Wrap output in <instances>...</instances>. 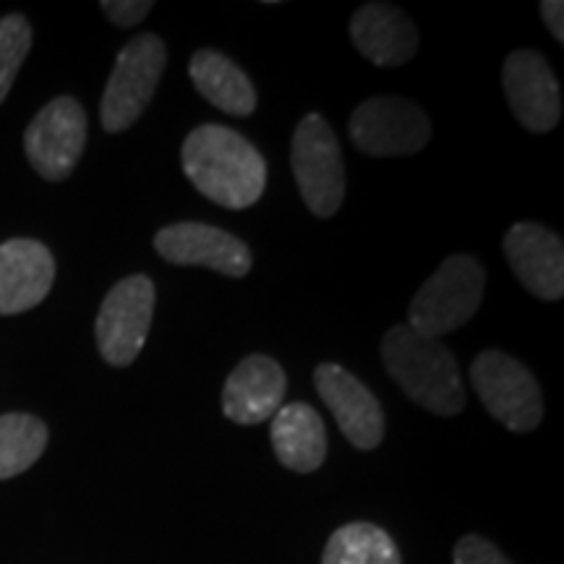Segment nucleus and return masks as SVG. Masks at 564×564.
Returning a JSON list of instances; mask_svg holds the SVG:
<instances>
[{
	"label": "nucleus",
	"instance_id": "nucleus-19",
	"mask_svg": "<svg viewBox=\"0 0 564 564\" xmlns=\"http://www.w3.org/2000/svg\"><path fill=\"white\" fill-rule=\"evenodd\" d=\"M322 564H403L398 544L373 523H348L329 535Z\"/></svg>",
	"mask_w": 564,
	"mask_h": 564
},
{
	"label": "nucleus",
	"instance_id": "nucleus-5",
	"mask_svg": "<svg viewBox=\"0 0 564 564\" xmlns=\"http://www.w3.org/2000/svg\"><path fill=\"white\" fill-rule=\"evenodd\" d=\"M167 66V47L158 34L144 32L126 42L105 87L100 121L108 133H121L150 108Z\"/></svg>",
	"mask_w": 564,
	"mask_h": 564
},
{
	"label": "nucleus",
	"instance_id": "nucleus-20",
	"mask_svg": "<svg viewBox=\"0 0 564 564\" xmlns=\"http://www.w3.org/2000/svg\"><path fill=\"white\" fill-rule=\"evenodd\" d=\"M47 426L32 413L0 415V481L30 470L47 447Z\"/></svg>",
	"mask_w": 564,
	"mask_h": 564
},
{
	"label": "nucleus",
	"instance_id": "nucleus-1",
	"mask_svg": "<svg viewBox=\"0 0 564 564\" xmlns=\"http://www.w3.org/2000/svg\"><path fill=\"white\" fill-rule=\"evenodd\" d=\"M181 162L196 192L225 209H249L267 188L262 152L228 126H196L183 141Z\"/></svg>",
	"mask_w": 564,
	"mask_h": 564
},
{
	"label": "nucleus",
	"instance_id": "nucleus-8",
	"mask_svg": "<svg viewBox=\"0 0 564 564\" xmlns=\"http://www.w3.org/2000/svg\"><path fill=\"white\" fill-rule=\"evenodd\" d=\"M350 141L369 158H408L432 141L426 110L405 97H369L352 110Z\"/></svg>",
	"mask_w": 564,
	"mask_h": 564
},
{
	"label": "nucleus",
	"instance_id": "nucleus-15",
	"mask_svg": "<svg viewBox=\"0 0 564 564\" xmlns=\"http://www.w3.org/2000/svg\"><path fill=\"white\" fill-rule=\"evenodd\" d=\"M55 259L45 243L11 238L0 243V316L24 314L47 299Z\"/></svg>",
	"mask_w": 564,
	"mask_h": 564
},
{
	"label": "nucleus",
	"instance_id": "nucleus-22",
	"mask_svg": "<svg viewBox=\"0 0 564 564\" xmlns=\"http://www.w3.org/2000/svg\"><path fill=\"white\" fill-rule=\"evenodd\" d=\"M453 560L455 564H512L497 546L491 544V541H486L476 533L463 535V539L457 541Z\"/></svg>",
	"mask_w": 564,
	"mask_h": 564
},
{
	"label": "nucleus",
	"instance_id": "nucleus-16",
	"mask_svg": "<svg viewBox=\"0 0 564 564\" xmlns=\"http://www.w3.org/2000/svg\"><path fill=\"white\" fill-rule=\"evenodd\" d=\"M350 40L379 68L405 66L419 53V30L398 6L366 3L352 13Z\"/></svg>",
	"mask_w": 564,
	"mask_h": 564
},
{
	"label": "nucleus",
	"instance_id": "nucleus-17",
	"mask_svg": "<svg viewBox=\"0 0 564 564\" xmlns=\"http://www.w3.org/2000/svg\"><path fill=\"white\" fill-rule=\"evenodd\" d=\"M274 457L293 474H314L327 457V429L308 403H288L272 415Z\"/></svg>",
	"mask_w": 564,
	"mask_h": 564
},
{
	"label": "nucleus",
	"instance_id": "nucleus-4",
	"mask_svg": "<svg viewBox=\"0 0 564 564\" xmlns=\"http://www.w3.org/2000/svg\"><path fill=\"white\" fill-rule=\"evenodd\" d=\"M291 167L303 204L322 220L337 215L345 199V162L337 133L319 112H308L295 126Z\"/></svg>",
	"mask_w": 564,
	"mask_h": 564
},
{
	"label": "nucleus",
	"instance_id": "nucleus-21",
	"mask_svg": "<svg viewBox=\"0 0 564 564\" xmlns=\"http://www.w3.org/2000/svg\"><path fill=\"white\" fill-rule=\"evenodd\" d=\"M32 51V24L21 13L0 19V105L17 82L26 55Z\"/></svg>",
	"mask_w": 564,
	"mask_h": 564
},
{
	"label": "nucleus",
	"instance_id": "nucleus-12",
	"mask_svg": "<svg viewBox=\"0 0 564 564\" xmlns=\"http://www.w3.org/2000/svg\"><path fill=\"white\" fill-rule=\"evenodd\" d=\"M314 387L352 447L373 449L384 440L382 403L356 373L340 364H319L314 369Z\"/></svg>",
	"mask_w": 564,
	"mask_h": 564
},
{
	"label": "nucleus",
	"instance_id": "nucleus-13",
	"mask_svg": "<svg viewBox=\"0 0 564 564\" xmlns=\"http://www.w3.org/2000/svg\"><path fill=\"white\" fill-rule=\"evenodd\" d=\"M514 278L539 301L554 303L564 295V243L539 223H514L502 241Z\"/></svg>",
	"mask_w": 564,
	"mask_h": 564
},
{
	"label": "nucleus",
	"instance_id": "nucleus-11",
	"mask_svg": "<svg viewBox=\"0 0 564 564\" xmlns=\"http://www.w3.org/2000/svg\"><path fill=\"white\" fill-rule=\"evenodd\" d=\"M502 87L512 116L533 133L554 131L562 121V95L554 68L539 51H514L502 68Z\"/></svg>",
	"mask_w": 564,
	"mask_h": 564
},
{
	"label": "nucleus",
	"instance_id": "nucleus-24",
	"mask_svg": "<svg viewBox=\"0 0 564 564\" xmlns=\"http://www.w3.org/2000/svg\"><path fill=\"white\" fill-rule=\"evenodd\" d=\"M541 9V19H544V24L549 26V32H552V37L560 42H564V3L562 0H544V3L539 6Z\"/></svg>",
	"mask_w": 564,
	"mask_h": 564
},
{
	"label": "nucleus",
	"instance_id": "nucleus-2",
	"mask_svg": "<svg viewBox=\"0 0 564 564\" xmlns=\"http://www.w3.org/2000/svg\"><path fill=\"white\" fill-rule=\"evenodd\" d=\"M382 364L408 398L434 415H457L465 408L463 373L453 350L442 340L423 337L408 324L387 329Z\"/></svg>",
	"mask_w": 564,
	"mask_h": 564
},
{
	"label": "nucleus",
	"instance_id": "nucleus-7",
	"mask_svg": "<svg viewBox=\"0 0 564 564\" xmlns=\"http://www.w3.org/2000/svg\"><path fill=\"white\" fill-rule=\"evenodd\" d=\"M154 299V282L147 274H129L110 288L95 322L97 348L105 364L123 369L137 361L152 329Z\"/></svg>",
	"mask_w": 564,
	"mask_h": 564
},
{
	"label": "nucleus",
	"instance_id": "nucleus-18",
	"mask_svg": "<svg viewBox=\"0 0 564 564\" xmlns=\"http://www.w3.org/2000/svg\"><path fill=\"white\" fill-rule=\"evenodd\" d=\"M188 76L209 105L236 118H249L257 110V89L241 66L217 51H196L188 61Z\"/></svg>",
	"mask_w": 564,
	"mask_h": 564
},
{
	"label": "nucleus",
	"instance_id": "nucleus-9",
	"mask_svg": "<svg viewBox=\"0 0 564 564\" xmlns=\"http://www.w3.org/2000/svg\"><path fill=\"white\" fill-rule=\"evenodd\" d=\"M87 147V112L74 97H55L26 126L24 152L45 181H63L79 165Z\"/></svg>",
	"mask_w": 564,
	"mask_h": 564
},
{
	"label": "nucleus",
	"instance_id": "nucleus-23",
	"mask_svg": "<svg viewBox=\"0 0 564 564\" xmlns=\"http://www.w3.org/2000/svg\"><path fill=\"white\" fill-rule=\"evenodd\" d=\"M100 9L112 24L131 30V26L141 24V21L150 17L154 3L152 0H102Z\"/></svg>",
	"mask_w": 564,
	"mask_h": 564
},
{
	"label": "nucleus",
	"instance_id": "nucleus-14",
	"mask_svg": "<svg viewBox=\"0 0 564 564\" xmlns=\"http://www.w3.org/2000/svg\"><path fill=\"white\" fill-rule=\"evenodd\" d=\"M285 390L288 377L282 366L270 356L253 352V356H246L225 379L223 413L232 423L257 426L280 411Z\"/></svg>",
	"mask_w": 564,
	"mask_h": 564
},
{
	"label": "nucleus",
	"instance_id": "nucleus-6",
	"mask_svg": "<svg viewBox=\"0 0 564 564\" xmlns=\"http://www.w3.org/2000/svg\"><path fill=\"white\" fill-rule=\"evenodd\" d=\"M470 382L489 415L514 434L539 429L544 419V394L531 369L505 350L478 352Z\"/></svg>",
	"mask_w": 564,
	"mask_h": 564
},
{
	"label": "nucleus",
	"instance_id": "nucleus-10",
	"mask_svg": "<svg viewBox=\"0 0 564 564\" xmlns=\"http://www.w3.org/2000/svg\"><path fill=\"white\" fill-rule=\"evenodd\" d=\"M154 251L178 267H207L241 280L251 272V249L232 232L204 223L165 225L154 236Z\"/></svg>",
	"mask_w": 564,
	"mask_h": 564
},
{
	"label": "nucleus",
	"instance_id": "nucleus-3",
	"mask_svg": "<svg viewBox=\"0 0 564 564\" xmlns=\"http://www.w3.org/2000/svg\"><path fill=\"white\" fill-rule=\"evenodd\" d=\"M486 291V270L470 253H453L419 288L408 308V327L423 337L455 333L474 319Z\"/></svg>",
	"mask_w": 564,
	"mask_h": 564
}]
</instances>
